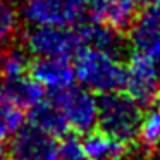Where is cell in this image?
<instances>
[{"label":"cell","instance_id":"8fae6325","mask_svg":"<svg viewBox=\"0 0 160 160\" xmlns=\"http://www.w3.org/2000/svg\"><path fill=\"white\" fill-rule=\"evenodd\" d=\"M136 0H102L93 11V18L119 29H128L136 16Z\"/></svg>","mask_w":160,"mask_h":160},{"label":"cell","instance_id":"e0dca14e","mask_svg":"<svg viewBox=\"0 0 160 160\" xmlns=\"http://www.w3.org/2000/svg\"><path fill=\"white\" fill-rule=\"evenodd\" d=\"M29 72V64L26 52L22 50H9V52L2 53L0 59V76L2 79H12V78L22 76V74Z\"/></svg>","mask_w":160,"mask_h":160},{"label":"cell","instance_id":"30bf717a","mask_svg":"<svg viewBox=\"0 0 160 160\" xmlns=\"http://www.w3.org/2000/svg\"><path fill=\"white\" fill-rule=\"evenodd\" d=\"M78 35L81 40V47H88V48L112 53V55H119L122 50V38L119 29L98 19L83 24L78 29Z\"/></svg>","mask_w":160,"mask_h":160},{"label":"cell","instance_id":"7402d4cb","mask_svg":"<svg viewBox=\"0 0 160 160\" xmlns=\"http://www.w3.org/2000/svg\"><path fill=\"white\" fill-rule=\"evenodd\" d=\"M158 160H160V158H158Z\"/></svg>","mask_w":160,"mask_h":160},{"label":"cell","instance_id":"9c48e42d","mask_svg":"<svg viewBox=\"0 0 160 160\" xmlns=\"http://www.w3.org/2000/svg\"><path fill=\"white\" fill-rule=\"evenodd\" d=\"M29 74L50 93L64 90L76 81L74 67L69 64V59L36 57L33 66H29Z\"/></svg>","mask_w":160,"mask_h":160},{"label":"cell","instance_id":"d6986e66","mask_svg":"<svg viewBox=\"0 0 160 160\" xmlns=\"http://www.w3.org/2000/svg\"><path fill=\"white\" fill-rule=\"evenodd\" d=\"M57 160H90L83 148V143L76 138H66L59 143L57 150Z\"/></svg>","mask_w":160,"mask_h":160},{"label":"cell","instance_id":"3957f363","mask_svg":"<svg viewBox=\"0 0 160 160\" xmlns=\"http://www.w3.org/2000/svg\"><path fill=\"white\" fill-rule=\"evenodd\" d=\"M52 100L64 115L67 128L79 134L93 131L98 119V98L84 86H71L52 93Z\"/></svg>","mask_w":160,"mask_h":160},{"label":"cell","instance_id":"2e32d148","mask_svg":"<svg viewBox=\"0 0 160 160\" xmlns=\"http://www.w3.org/2000/svg\"><path fill=\"white\" fill-rule=\"evenodd\" d=\"M138 136L150 148L160 145V105H150L148 112L143 114Z\"/></svg>","mask_w":160,"mask_h":160},{"label":"cell","instance_id":"9a60e30c","mask_svg":"<svg viewBox=\"0 0 160 160\" xmlns=\"http://www.w3.org/2000/svg\"><path fill=\"white\" fill-rule=\"evenodd\" d=\"M24 126V108L0 86V141L11 139Z\"/></svg>","mask_w":160,"mask_h":160},{"label":"cell","instance_id":"ffe728a7","mask_svg":"<svg viewBox=\"0 0 160 160\" xmlns=\"http://www.w3.org/2000/svg\"><path fill=\"white\" fill-rule=\"evenodd\" d=\"M136 2H150V0H136Z\"/></svg>","mask_w":160,"mask_h":160},{"label":"cell","instance_id":"6da1fadb","mask_svg":"<svg viewBox=\"0 0 160 160\" xmlns=\"http://www.w3.org/2000/svg\"><path fill=\"white\" fill-rule=\"evenodd\" d=\"M74 59V76L81 86L98 95L121 91L124 88L126 66H122L119 55L83 47L76 52Z\"/></svg>","mask_w":160,"mask_h":160},{"label":"cell","instance_id":"277c9868","mask_svg":"<svg viewBox=\"0 0 160 160\" xmlns=\"http://www.w3.org/2000/svg\"><path fill=\"white\" fill-rule=\"evenodd\" d=\"M28 53L35 57L71 59L81 48L78 31L71 26H31L24 36Z\"/></svg>","mask_w":160,"mask_h":160},{"label":"cell","instance_id":"ba28073f","mask_svg":"<svg viewBox=\"0 0 160 160\" xmlns=\"http://www.w3.org/2000/svg\"><path fill=\"white\" fill-rule=\"evenodd\" d=\"M55 136L26 124L11 138L9 155L12 160H57Z\"/></svg>","mask_w":160,"mask_h":160},{"label":"cell","instance_id":"5bb4252c","mask_svg":"<svg viewBox=\"0 0 160 160\" xmlns=\"http://www.w3.org/2000/svg\"><path fill=\"white\" fill-rule=\"evenodd\" d=\"M4 88L22 108H29L40 100L45 98V90L43 86L31 76L29 72L22 74V76L12 78V79L4 81Z\"/></svg>","mask_w":160,"mask_h":160},{"label":"cell","instance_id":"4fadbf2b","mask_svg":"<svg viewBox=\"0 0 160 160\" xmlns=\"http://www.w3.org/2000/svg\"><path fill=\"white\" fill-rule=\"evenodd\" d=\"M83 148L90 160H122L124 157V143L103 131L86 132Z\"/></svg>","mask_w":160,"mask_h":160},{"label":"cell","instance_id":"52a82bcc","mask_svg":"<svg viewBox=\"0 0 160 160\" xmlns=\"http://www.w3.org/2000/svg\"><path fill=\"white\" fill-rule=\"evenodd\" d=\"M129 45L134 53L160 62V0H150L129 24Z\"/></svg>","mask_w":160,"mask_h":160},{"label":"cell","instance_id":"5b68a950","mask_svg":"<svg viewBox=\"0 0 160 160\" xmlns=\"http://www.w3.org/2000/svg\"><path fill=\"white\" fill-rule=\"evenodd\" d=\"M84 14L83 0H21L19 9L29 26H74Z\"/></svg>","mask_w":160,"mask_h":160},{"label":"cell","instance_id":"7c38bea8","mask_svg":"<svg viewBox=\"0 0 160 160\" xmlns=\"http://www.w3.org/2000/svg\"><path fill=\"white\" fill-rule=\"evenodd\" d=\"M28 110H29V114H28L29 122L28 124L35 126V128L55 136V138L57 136H62L69 129L66 121H64V115L60 114L59 107L55 105V102L52 98L50 100L43 98V100H40L33 107H29Z\"/></svg>","mask_w":160,"mask_h":160},{"label":"cell","instance_id":"44dd1931","mask_svg":"<svg viewBox=\"0 0 160 160\" xmlns=\"http://www.w3.org/2000/svg\"><path fill=\"white\" fill-rule=\"evenodd\" d=\"M0 59H2V52H0Z\"/></svg>","mask_w":160,"mask_h":160},{"label":"cell","instance_id":"7a4b0ae2","mask_svg":"<svg viewBox=\"0 0 160 160\" xmlns=\"http://www.w3.org/2000/svg\"><path fill=\"white\" fill-rule=\"evenodd\" d=\"M141 117V107L128 93L112 91L98 98L97 124L100 126V131L110 134L124 145L138 138Z\"/></svg>","mask_w":160,"mask_h":160},{"label":"cell","instance_id":"8992f818","mask_svg":"<svg viewBox=\"0 0 160 160\" xmlns=\"http://www.w3.org/2000/svg\"><path fill=\"white\" fill-rule=\"evenodd\" d=\"M126 93L139 105L150 107L160 97V66L150 57L134 53L126 66Z\"/></svg>","mask_w":160,"mask_h":160},{"label":"cell","instance_id":"ac0fdd59","mask_svg":"<svg viewBox=\"0 0 160 160\" xmlns=\"http://www.w3.org/2000/svg\"><path fill=\"white\" fill-rule=\"evenodd\" d=\"M19 18V11L9 0H0V43L9 42L16 35Z\"/></svg>","mask_w":160,"mask_h":160}]
</instances>
